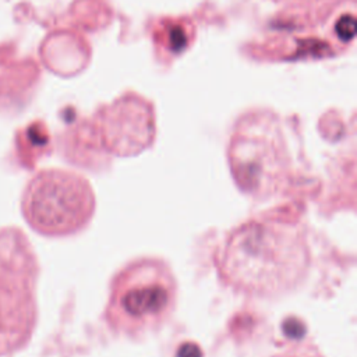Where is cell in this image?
<instances>
[{"label": "cell", "instance_id": "1", "mask_svg": "<svg viewBox=\"0 0 357 357\" xmlns=\"http://www.w3.org/2000/svg\"><path fill=\"white\" fill-rule=\"evenodd\" d=\"M222 282L237 293L276 297L298 287L308 275L311 251L304 229L273 218L234 227L215 254Z\"/></svg>", "mask_w": 357, "mask_h": 357}, {"label": "cell", "instance_id": "2", "mask_svg": "<svg viewBox=\"0 0 357 357\" xmlns=\"http://www.w3.org/2000/svg\"><path fill=\"white\" fill-rule=\"evenodd\" d=\"M176 301L177 280L170 265L156 257H141L113 276L105 321L114 332L137 337L162 326Z\"/></svg>", "mask_w": 357, "mask_h": 357}, {"label": "cell", "instance_id": "3", "mask_svg": "<svg viewBox=\"0 0 357 357\" xmlns=\"http://www.w3.org/2000/svg\"><path fill=\"white\" fill-rule=\"evenodd\" d=\"M38 261L17 229L0 230V356L21 349L36 322Z\"/></svg>", "mask_w": 357, "mask_h": 357}, {"label": "cell", "instance_id": "4", "mask_svg": "<svg viewBox=\"0 0 357 357\" xmlns=\"http://www.w3.org/2000/svg\"><path fill=\"white\" fill-rule=\"evenodd\" d=\"M96 208L95 192L86 178L67 170H43L28 183L22 212L40 234H74L91 222Z\"/></svg>", "mask_w": 357, "mask_h": 357}, {"label": "cell", "instance_id": "5", "mask_svg": "<svg viewBox=\"0 0 357 357\" xmlns=\"http://www.w3.org/2000/svg\"><path fill=\"white\" fill-rule=\"evenodd\" d=\"M229 160L237 187L250 197L268 198L287 180L289 162L279 139L237 135L231 141Z\"/></svg>", "mask_w": 357, "mask_h": 357}, {"label": "cell", "instance_id": "6", "mask_svg": "<svg viewBox=\"0 0 357 357\" xmlns=\"http://www.w3.org/2000/svg\"><path fill=\"white\" fill-rule=\"evenodd\" d=\"M271 357H324L318 347L312 343H297L286 347L284 350Z\"/></svg>", "mask_w": 357, "mask_h": 357}]
</instances>
